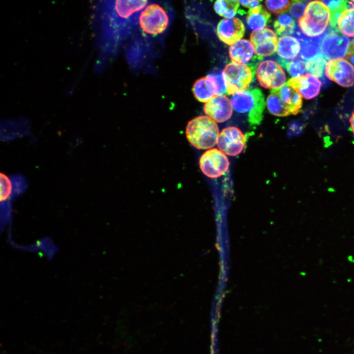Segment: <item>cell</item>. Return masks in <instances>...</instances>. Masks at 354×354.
Returning <instances> with one entry per match:
<instances>
[{"label":"cell","mask_w":354,"mask_h":354,"mask_svg":"<svg viewBox=\"0 0 354 354\" xmlns=\"http://www.w3.org/2000/svg\"><path fill=\"white\" fill-rule=\"evenodd\" d=\"M148 2V0H109L95 3L94 18L101 51L112 54L118 49L136 30L140 14Z\"/></svg>","instance_id":"1"},{"label":"cell","mask_w":354,"mask_h":354,"mask_svg":"<svg viewBox=\"0 0 354 354\" xmlns=\"http://www.w3.org/2000/svg\"><path fill=\"white\" fill-rule=\"evenodd\" d=\"M171 16L161 4H148L139 16L137 27L143 39H152L165 34L169 28Z\"/></svg>","instance_id":"2"},{"label":"cell","mask_w":354,"mask_h":354,"mask_svg":"<svg viewBox=\"0 0 354 354\" xmlns=\"http://www.w3.org/2000/svg\"><path fill=\"white\" fill-rule=\"evenodd\" d=\"M185 134L189 143L198 149H207L214 147L219 135L216 123L206 116H200L189 121Z\"/></svg>","instance_id":"3"},{"label":"cell","mask_w":354,"mask_h":354,"mask_svg":"<svg viewBox=\"0 0 354 354\" xmlns=\"http://www.w3.org/2000/svg\"><path fill=\"white\" fill-rule=\"evenodd\" d=\"M234 109L238 113H248L251 125H258L263 118L265 108L264 95L258 88L246 89L235 93L231 97Z\"/></svg>","instance_id":"4"},{"label":"cell","mask_w":354,"mask_h":354,"mask_svg":"<svg viewBox=\"0 0 354 354\" xmlns=\"http://www.w3.org/2000/svg\"><path fill=\"white\" fill-rule=\"evenodd\" d=\"M330 20L328 8L321 1H312L308 3L304 15L299 19L298 25L304 34L315 38L324 33Z\"/></svg>","instance_id":"5"},{"label":"cell","mask_w":354,"mask_h":354,"mask_svg":"<svg viewBox=\"0 0 354 354\" xmlns=\"http://www.w3.org/2000/svg\"><path fill=\"white\" fill-rule=\"evenodd\" d=\"M255 71L247 64L234 62L226 65L223 76L227 94L231 95L247 89L253 79Z\"/></svg>","instance_id":"6"},{"label":"cell","mask_w":354,"mask_h":354,"mask_svg":"<svg viewBox=\"0 0 354 354\" xmlns=\"http://www.w3.org/2000/svg\"><path fill=\"white\" fill-rule=\"evenodd\" d=\"M350 43L349 39L341 34L336 27L329 26L326 31L319 36L321 51L326 59L346 57Z\"/></svg>","instance_id":"7"},{"label":"cell","mask_w":354,"mask_h":354,"mask_svg":"<svg viewBox=\"0 0 354 354\" xmlns=\"http://www.w3.org/2000/svg\"><path fill=\"white\" fill-rule=\"evenodd\" d=\"M230 165L225 154L217 148L206 151L200 157L199 166L201 171L207 177L217 178L228 171Z\"/></svg>","instance_id":"8"},{"label":"cell","mask_w":354,"mask_h":354,"mask_svg":"<svg viewBox=\"0 0 354 354\" xmlns=\"http://www.w3.org/2000/svg\"><path fill=\"white\" fill-rule=\"evenodd\" d=\"M256 77L260 85L265 88H278L285 84L286 80L281 66L270 59L260 62L256 70Z\"/></svg>","instance_id":"9"},{"label":"cell","mask_w":354,"mask_h":354,"mask_svg":"<svg viewBox=\"0 0 354 354\" xmlns=\"http://www.w3.org/2000/svg\"><path fill=\"white\" fill-rule=\"evenodd\" d=\"M326 77L344 87L354 85V66L346 59H333L327 61L325 69Z\"/></svg>","instance_id":"10"},{"label":"cell","mask_w":354,"mask_h":354,"mask_svg":"<svg viewBox=\"0 0 354 354\" xmlns=\"http://www.w3.org/2000/svg\"><path fill=\"white\" fill-rule=\"evenodd\" d=\"M245 143V137L241 130L237 127L230 126L220 132L217 144L223 152L235 156L242 152Z\"/></svg>","instance_id":"11"},{"label":"cell","mask_w":354,"mask_h":354,"mask_svg":"<svg viewBox=\"0 0 354 354\" xmlns=\"http://www.w3.org/2000/svg\"><path fill=\"white\" fill-rule=\"evenodd\" d=\"M250 40L257 56L267 57L276 51L278 44L276 35L270 29L253 31L250 34Z\"/></svg>","instance_id":"12"},{"label":"cell","mask_w":354,"mask_h":354,"mask_svg":"<svg viewBox=\"0 0 354 354\" xmlns=\"http://www.w3.org/2000/svg\"><path fill=\"white\" fill-rule=\"evenodd\" d=\"M254 48L251 42L246 39H241L232 45L229 50L230 58L233 62L245 64L255 69L259 61L263 58L254 56Z\"/></svg>","instance_id":"13"},{"label":"cell","mask_w":354,"mask_h":354,"mask_svg":"<svg viewBox=\"0 0 354 354\" xmlns=\"http://www.w3.org/2000/svg\"><path fill=\"white\" fill-rule=\"evenodd\" d=\"M205 113L217 122H223L229 119L233 113L231 102L225 95H216L206 103Z\"/></svg>","instance_id":"14"},{"label":"cell","mask_w":354,"mask_h":354,"mask_svg":"<svg viewBox=\"0 0 354 354\" xmlns=\"http://www.w3.org/2000/svg\"><path fill=\"white\" fill-rule=\"evenodd\" d=\"M217 34L224 43L233 45L240 39L244 35L245 27L238 18L222 19L217 27Z\"/></svg>","instance_id":"15"},{"label":"cell","mask_w":354,"mask_h":354,"mask_svg":"<svg viewBox=\"0 0 354 354\" xmlns=\"http://www.w3.org/2000/svg\"><path fill=\"white\" fill-rule=\"evenodd\" d=\"M286 84L306 99H311L317 96L322 86L318 77L309 73L299 77L291 78Z\"/></svg>","instance_id":"16"},{"label":"cell","mask_w":354,"mask_h":354,"mask_svg":"<svg viewBox=\"0 0 354 354\" xmlns=\"http://www.w3.org/2000/svg\"><path fill=\"white\" fill-rule=\"evenodd\" d=\"M292 35L299 40L300 44V51L297 59L305 62L322 54L319 45V37L310 38L305 36L296 26Z\"/></svg>","instance_id":"17"},{"label":"cell","mask_w":354,"mask_h":354,"mask_svg":"<svg viewBox=\"0 0 354 354\" xmlns=\"http://www.w3.org/2000/svg\"><path fill=\"white\" fill-rule=\"evenodd\" d=\"M300 51L299 41L294 36L285 35L278 40L276 52L280 59L292 60L297 58Z\"/></svg>","instance_id":"18"},{"label":"cell","mask_w":354,"mask_h":354,"mask_svg":"<svg viewBox=\"0 0 354 354\" xmlns=\"http://www.w3.org/2000/svg\"><path fill=\"white\" fill-rule=\"evenodd\" d=\"M195 98L201 102H207L217 94V88L213 80L209 76L197 80L193 86Z\"/></svg>","instance_id":"19"},{"label":"cell","mask_w":354,"mask_h":354,"mask_svg":"<svg viewBox=\"0 0 354 354\" xmlns=\"http://www.w3.org/2000/svg\"><path fill=\"white\" fill-rule=\"evenodd\" d=\"M270 91L277 93L289 106L291 114L298 113L302 104V96L297 91L285 83L281 87L271 89Z\"/></svg>","instance_id":"20"},{"label":"cell","mask_w":354,"mask_h":354,"mask_svg":"<svg viewBox=\"0 0 354 354\" xmlns=\"http://www.w3.org/2000/svg\"><path fill=\"white\" fill-rule=\"evenodd\" d=\"M29 123L24 119L7 120L1 126V137L4 141L12 140L29 134Z\"/></svg>","instance_id":"21"},{"label":"cell","mask_w":354,"mask_h":354,"mask_svg":"<svg viewBox=\"0 0 354 354\" xmlns=\"http://www.w3.org/2000/svg\"><path fill=\"white\" fill-rule=\"evenodd\" d=\"M270 19V14L262 5L250 8L246 16V22L249 27L254 31L264 29Z\"/></svg>","instance_id":"22"},{"label":"cell","mask_w":354,"mask_h":354,"mask_svg":"<svg viewBox=\"0 0 354 354\" xmlns=\"http://www.w3.org/2000/svg\"><path fill=\"white\" fill-rule=\"evenodd\" d=\"M266 106L270 114L277 117L291 115L289 106L276 93L270 91L266 99Z\"/></svg>","instance_id":"23"},{"label":"cell","mask_w":354,"mask_h":354,"mask_svg":"<svg viewBox=\"0 0 354 354\" xmlns=\"http://www.w3.org/2000/svg\"><path fill=\"white\" fill-rule=\"evenodd\" d=\"M273 27L278 35L293 34L296 27L295 22L289 13L284 12L275 20Z\"/></svg>","instance_id":"24"},{"label":"cell","mask_w":354,"mask_h":354,"mask_svg":"<svg viewBox=\"0 0 354 354\" xmlns=\"http://www.w3.org/2000/svg\"><path fill=\"white\" fill-rule=\"evenodd\" d=\"M337 24L341 33L349 37H354V8L342 12L338 19Z\"/></svg>","instance_id":"25"},{"label":"cell","mask_w":354,"mask_h":354,"mask_svg":"<svg viewBox=\"0 0 354 354\" xmlns=\"http://www.w3.org/2000/svg\"><path fill=\"white\" fill-rule=\"evenodd\" d=\"M239 3L238 0H219L215 2L214 9L220 16L228 19H231L237 12Z\"/></svg>","instance_id":"26"},{"label":"cell","mask_w":354,"mask_h":354,"mask_svg":"<svg viewBox=\"0 0 354 354\" xmlns=\"http://www.w3.org/2000/svg\"><path fill=\"white\" fill-rule=\"evenodd\" d=\"M329 9L330 12V25L336 27L338 19L342 12L348 9V0H321Z\"/></svg>","instance_id":"27"},{"label":"cell","mask_w":354,"mask_h":354,"mask_svg":"<svg viewBox=\"0 0 354 354\" xmlns=\"http://www.w3.org/2000/svg\"><path fill=\"white\" fill-rule=\"evenodd\" d=\"M277 60L293 78L299 77L306 73L305 62L299 59L286 60L277 59Z\"/></svg>","instance_id":"28"},{"label":"cell","mask_w":354,"mask_h":354,"mask_svg":"<svg viewBox=\"0 0 354 354\" xmlns=\"http://www.w3.org/2000/svg\"><path fill=\"white\" fill-rule=\"evenodd\" d=\"M326 62V59L320 54L305 62L306 72L321 78L324 76Z\"/></svg>","instance_id":"29"},{"label":"cell","mask_w":354,"mask_h":354,"mask_svg":"<svg viewBox=\"0 0 354 354\" xmlns=\"http://www.w3.org/2000/svg\"><path fill=\"white\" fill-rule=\"evenodd\" d=\"M0 203L11 202L12 185L10 177L0 173Z\"/></svg>","instance_id":"30"},{"label":"cell","mask_w":354,"mask_h":354,"mask_svg":"<svg viewBox=\"0 0 354 354\" xmlns=\"http://www.w3.org/2000/svg\"><path fill=\"white\" fill-rule=\"evenodd\" d=\"M12 185V197L15 198L23 194L27 189L28 183L25 177L20 174H15L10 177Z\"/></svg>","instance_id":"31"},{"label":"cell","mask_w":354,"mask_h":354,"mask_svg":"<svg viewBox=\"0 0 354 354\" xmlns=\"http://www.w3.org/2000/svg\"><path fill=\"white\" fill-rule=\"evenodd\" d=\"M265 3L271 12L276 14L283 13L288 10L290 5V1L288 0H266Z\"/></svg>","instance_id":"32"},{"label":"cell","mask_w":354,"mask_h":354,"mask_svg":"<svg viewBox=\"0 0 354 354\" xmlns=\"http://www.w3.org/2000/svg\"><path fill=\"white\" fill-rule=\"evenodd\" d=\"M214 81L217 88L216 95H223L227 93V88L221 70L216 69L208 75Z\"/></svg>","instance_id":"33"},{"label":"cell","mask_w":354,"mask_h":354,"mask_svg":"<svg viewBox=\"0 0 354 354\" xmlns=\"http://www.w3.org/2000/svg\"><path fill=\"white\" fill-rule=\"evenodd\" d=\"M306 2L303 0L292 1L289 7V12L292 16L295 19H300L302 17L306 9Z\"/></svg>","instance_id":"34"},{"label":"cell","mask_w":354,"mask_h":354,"mask_svg":"<svg viewBox=\"0 0 354 354\" xmlns=\"http://www.w3.org/2000/svg\"><path fill=\"white\" fill-rule=\"evenodd\" d=\"M346 58L354 65V39L352 40L350 43L349 49Z\"/></svg>","instance_id":"35"},{"label":"cell","mask_w":354,"mask_h":354,"mask_svg":"<svg viewBox=\"0 0 354 354\" xmlns=\"http://www.w3.org/2000/svg\"><path fill=\"white\" fill-rule=\"evenodd\" d=\"M351 129L354 134V110L350 119Z\"/></svg>","instance_id":"36"},{"label":"cell","mask_w":354,"mask_h":354,"mask_svg":"<svg viewBox=\"0 0 354 354\" xmlns=\"http://www.w3.org/2000/svg\"><path fill=\"white\" fill-rule=\"evenodd\" d=\"M260 0H250V8H253L260 5Z\"/></svg>","instance_id":"37"},{"label":"cell","mask_w":354,"mask_h":354,"mask_svg":"<svg viewBox=\"0 0 354 354\" xmlns=\"http://www.w3.org/2000/svg\"><path fill=\"white\" fill-rule=\"evenodd\" d=\"M250 0H239V2L247 8H250Z\"/></svg>","instance_id":"38"},{"label":"cell","mask_w":354,"mask_h":354,"mask_svg":"<svg viewBox=\"0 0 354 354\" xmlns=\"http://www.w3.org/2000/svg\"><path fill=\"white\" fill-rule=\"evenodd\" d=\"M354 2V0H352Z\"/></svg>","instance_id":"39"}]
</instances>
